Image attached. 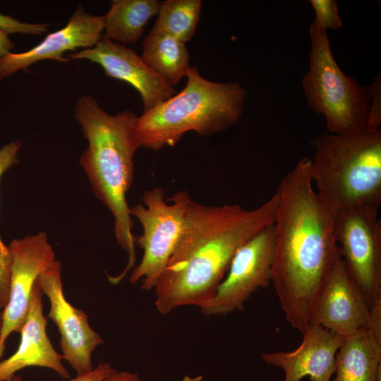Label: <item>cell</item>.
I'll use <instances>...</instances> for the list:
<instances>
[{
    "mask_svg": "<svg viewBox=\"0 0 381 381\" xmlns=\"http://www.w3.org/2000/svg\"><path fill=\"white\" fill-rule=\"evenodd\" d=\"M310 159H300L277 189L272 283L286 320L303 332L313 303L341 257L336 212L313 188Z\"/></svg>",
    "mask_w": 381,
    "mask_h": 381,
    "instance_id": "cell-1",
    "label": "cell"
},
{
    "mask_svg": "<svg viewBox=\"0 0 381 381\" xmlns=\"http://www.w3.org/2000/svg\"><path fill=\"white\" fill-rule=\"evenodd\" d=\"M277 203V193L253 210L191 199L181 236L155 287L157 310L169 314L211 298L239 248L274 222Z\"/></svg>",
    "mask_w": 381,
    "mask_h": 381,
    "instance_id": "cell-2",
    "label": "cell"
},
{
    "mask_svg": "<svg viewBox=\"0 0 381 381\" xmlns=\"http://www.w3.org/2000/svg\"><path fill=\"white\" fill-rule=\"evenodd\" d=\"M74 116L87 142L80 164L95 195L112 214L116 241L128 257L123 272L110 278L117 284L136 261L137 236L131 231L133 222L126 195L134 179V155L141 147L136 131L138 116L131 110L111 115L90 95L78 99Z\"/></svg>",
    "mask_w": 381,
    "mask_h": 381,
    "instance_id": "cell-3",
    "label": "cell"
},
{
    "mask_svg": "<svg viewBox=\"0 0 381 381\" xmlns=\"http://www.w3.org/2000/svg\"><path fill=\"white\" fill-rule=\"evenodd\" d=\"M186 77L180 92L138 118L141 147L153 151L174 147L190 131L212 135L226 131L241 116L247 94L239 83L208 80L197 67H191Z\"/></svg>",
    "mask_w": 381,
    "mask_h": 381,
    "instance_id": "cell-4",
    "label": "cell"
},
{
    "mask_svg": "<svg viewBox=\"0 0 381 381\" xmlns=\"http://www.w3.org/2000/svg\"><path fill=\"white\" fill-rule=\"evenodd\" d=\"M310 175L317 193L336 212L379 210L381 129L348 134L325 133L310 140Z\"/></svg>",
    "mask_w": 381,
    "mask_h": 381,
    "instance_id": "cell-5",
    "label": "cell"
},
{
    "mask_svg": "<svg viewBox=\"0 0 381 381\" xmlns=\"http://www.w3.org/2000/svg\"><path fill=\"white\" fill-rule=\"evenodd\" d=\"M310 37L309 69L302 80L309 106L325 116L330 133L367 130L370 85L362 86L341 71L332 53L327 30L315 21L310 25Z\"/></svg>",
    "mask_w": 381,
    "mask_h": 381,
    "instance_id": "cell-6",
    "label": "cell"
},
{
    "mask_svg": "<svg viewBox=\"0 0 381 381\" xmlns=\"http://www.w3.org/2000/svg\"><path fill=\"white\" fill-rule=\"evenodd\" d=\"M190 200L188 193L183 190L176 193L168 203L164 189L155 187L144 192L143 204L130 207L131 215L143 226V234L136 236L135 244L143 250L140 262L133 268L131 284L141 280L142 289H155L181 236Z\"/></svg>",
    "mask_w": 381,
    "mask_h": 381,
    "instance_id": "cell-7",
    "label": "cell"
},
{
    "mask_svg": "<svg viewBox=\"0 0 381 381\" xmlns=\"http://www.w3.org/2000/svg\"><path fill=\"white\" fill-rule=\"evenodd\" d=\"M276 229L272 224L245 243L235 253L228 274L213 296L199 308L207 316L226 315L243 309L245 303L260 288L272 280Z\"/></svg>",
    "mask_w": 381,
    "mask_h": 381,
    "instance_id": "cell-8",
    "label": "cell"
},
{
    "mask_svg": "<svg viewBox=\"0 0 381 381\" xmlns=\"http://www.w3.org/2000/svg\"><path fill=\"white\" fill-rule=\"evenodd\" d=\"M334 236L347 271L370 306L381 296V220L378 210L336 213Z\"/></svg>",
    "mask_w": 381,
    "mask_h": 381,
    "instance_id": "cell-9",
    "label": "cell"
},
{
    "mask_svg": "<svg viewBox=\"0 0 381 381\" xmlns=\"http://www.w3.org/2000/svg\"><path fill=\"white\" fill-rule=\"evenodd\" d=\"M8 247L12 266L8 299L2 311L0 361L7 338L12 332L20 333L25 322L37 277L56 260L54 250L44 231L14 238Z\"/></svg>",
    "mask_w": 381,
    "mask_h": 381,
    "instance_id": "cell-10",
    "label": "cell"
},
{
    "mask_svg": "<svg viewBox=\"0 0 381 381\" xmlns=\"http://www.w3.org/2000/svg\"><path fill=\"white\" fill-rule=\"evenodd\" d=\"M36 282L49 301L47 318L58 328L64 359L76 371L77 375L92 371V353L104 341L90 325L87 314L66 300L63 291L61 262L56 260L37 277Z\"/></svg>",
    "mask_w": 381,
    "mask_h": 381,
    "instance_id": "cell-11",
    "label": "cell"
},
{
    "mask_svg": "<svg viewBox=\"0 0 381 381\" xmlns=\"http://www.w3.org/2000/svg\"><path fill=\"white\" fill-rule=\"evenodd\" d=\"M369 313L366 297L349 275L340 257L315 297L308 324L346 337L367 327Z\"/></svg>",
    "mask_w": 381,
    "mask_h": 381,
    "instance_id": "cell-12",
    "label": "cell"
},
{
    "mask_svg": "<svg viewBox=\"0 0 381 381\" xmlns=\"http://www.w3.org/2000/svg\"><path fill=\"white\" fill-rule=\"evenodd\" d=\"M67 59L97 63L104 69L105 76L131 85L141 96L143 112L176 93L134 50L103 37L93 47L70 54Z\"/></svg>",
    "mask_w": 381,
    "mask_h": 381,
    "instance_id": "cell-13",
    "label": "cell"
},
{
    "mask_svg": "<svg viewBox=\"0 0 381 381\" xmlns=\"http://www.w3.org/2000/svg\"><path fill=\"white\" fill-rule=\"evenodd\" d=\"M104 28L103 16L92 15L82 5H78L63 28L49 33L28 51L7 54L0 61V77L3 79L11 76L42 60L68 62V59L64 56L66 52L93 47L102 39Z\"/></svg>",
    "mask_w": 381,
    "mask_h": 381,
    "instance_id": "cell-14",
    "label": "cell"
},
{
    "mask_svg": "<svg viewBox=\"0 0 381 381\" xmlns=\"http://www.w3.org/2000/svg\"><path fill=\"white\" fill-rule=\"evenodd\" d=\"M302 334L303 340L295 350L266 352L262 358L284 371V381H301L305 376L310 381H331L335 373L336 354L344 337L311 325Z\"/></svg>",
    "mask_w": 381,
    "mask_h": 381,
    "instance_id": "cell-15",
    "label": "cell"
},
{
    "mask_svg": "<svg viewBox=\"0 0 381 381\" xmlns=\"http://www.w3.org/2000/svg\"><path fill=\"white\" fill-rule=\"evenodd\" d=\"M42 294L35 282L28 314L20 332L18 347L8 358L0 361V381H12L16 372L31 366L52 369L64 378L70 377L62 363V354L55 350L47 336Z\"/></svg>",
    "mask_w": 381,
    "mask_h": 381,
    "instance_id": "cell-16",
    "label": "cell"
},
{
    "mask_svg": "<svg viewBox=\"0 0 381 381\" xmlns=\"http://www.w3.org/2000/svg\"><path fill=\"white\" fill-rule=\"evenodd\" d=\"M334 373V381H381V343L366 327L344 337Z\"/></svg>",
    "mask_w": 381,
    "mask_h": 381,
    "instance_id": "cell-17",
    "label": "cell"
},
{
    "mask_svg": "<svg viewBox=\"0 0 381 381\" xmlns=\"http://www.w3.org/2000/svg\"><path fill=\"white\" fill-rule=\"evenodd\" d=\"M141 57L171 87L187 76L191 68L185 43L155 23L143 42Z\"/></svg>",
    "mask_w": 381,
    "mask_h": 381,
    "instance_id": "cell-18",
    "label": "cell"
},
{
    "mask_svg": "<svg viewBox=\"0 0 381 381\" xmlns=\"http://www.w3.org/2000/svg\"><path fill=\"white\" fill-rule=\"evenodd\" d=\"M157 0H113L103 16L104 34L111 41L135 43L143 36L148 20L159 11Z\"/></svg>",
    "mask_w": 381,
    "mask_h": 381,
    "instance_id": "cell-19",
    "label": "cell"
},
{
    "mask_svg": "<svg viewBox=\"0 0 381 381\" xmlns=\"http://www.w3.org/2000/svg\"><path fill=\"white\" fill-rule=\"evenodd\" d=\"M202 1L167 0L160 3L155 24L183 43L196 32Z\"/></svg>",
    "mask_w": 381,
    "mask_h": 381,
    "instance_id": "cell-20",
    "label": "cell"
},
{
    "mask_svg": "<svg viewBox=\"0 0 381 381\" xmlns=\"http://www.w3.org/2000/svg\"><path fill=\"white\" fill-rule=\"evenodd\" d=\"M21 147L19 140H13L0 148V180L12 166L19 162L18 154ZM12 266V256L8 246L0 236V308L8 302Z\"/></svg>",
    "mask_w": 381,
    "mask_h": 381,
    "instance_id": "cell-21",
    "label": "cell"
},
{
    "mask_svg": "<svg viewBox=\"0 0 381 381\" xmlns=\"http://www.w3.org/2000/svg\"><path fill=\"white\" fill-rule=\"evenodd\" d=\"M315 13L314 21L322 28L338 30L342 27L337 2L335 0L310 1Z\"/></svg>",
    "mask_w": 381,
    "mask_h": 381,
    "instance_id": "cell-22",
    "label": "cell"
},
{
    "mask_svg": "<svg viewBox=\"0 0 381 381\" xmlns=\"http://www.w3.org/2000/svg\"><path fill=\"white\" fill-rule=\"evenodd\" d=\"M47 23H28L0 13V30L7 34L20 33L26 35H42L49 27Z\"/></svg>",
    "mask_w": 381,
    "mask_h": 381,
    "instance_id": "cell-23",
    "label": "cell"
},
{
    "mask_svg": "<svg viewBox=\"0 0 381 381\" xmlns=\"http://www.w3.org/2000/svg\"><path fill=\"white\" fill-rule=\"evenodd\" d=\"M370 85L372 89V98L367 130L374 131L380 128L381 123V80L380 74L373 79Z\"/></svg>",
    "mask_w": 381,
    "mask_h": 381,
    "instance_id": "cell-24",
    "label": "cell"
},
{
    "mask_svg": "<svg viewBox=\"0 0 381 381\" xmlns=\"http://www.w3.org/2000/svg\"><path fill=\"white\" fill-rule=\"evenodd\" d=\"M366 328L373 337L381 343V296L375 298L370 306L368 324Z\"/></svg>",
    "mask_w": 381,
    "mask_h": 381,
    "instance_id": "cell-25",
    "label": "cell"
},
{
    "mask_svg": "<svg viewBox=\"0 0 381 381\" xmlns=\"http://www.w3.org/2000/svg\"><path fill=\"white\" fill-rule=\"evenodd\" d=\"M113 368L109 363H100L92 371L81 375H77L75 378L65 381H100L106 377ZM12 381H22V378L19 375H15Z\"/></svg>",
    "mask_w": 381,
    "mask_h": 381,
    "instance_id": "cell-26",
    "label": "cell"
},
{
    "mask_svg": "<svg viewBox=\"0 0 381 381\" xmlns=\"http://www.w3.org/2000/svg\"><path fill=\"white\" fill-rule=\"evenodd\" d=\"M100 381H142L138 373L128 371L112 370Z\"/></svg>",
    "mask_w": 381,
    "mask_h": 381,
    "instance_id": "cell-27",
    "label": "cell"
},
{
    "mask_svg": "<svg viewBox=\"0 0 381 381\" xmlns=\"http://www.w3.org/2000/svg\"><path fill=\"white\" fill-rule=\"evenodd\" d=\"M13 42L9 38L8 34L0 30V61L14 48Z\"/></svg>",
    "mask_w": 381,
    "mask_h": 381,
    "instance_id": "cell-28",
    "label": "cell"
},
{
    "mask_svg": "<svg viewBox=\"0 0 381 381\" xmlns=\"http://www.w3.org/2000/svg\"><path fill=\"white\" fill-rule=\"evenodd\" d=\"M202 380V376L199 375L196 377H190L188 375H186L181 381H201Z\"/></svg>",
    "mask_w": 381,
    "mask_h": 381,
    "instance_id": "cell-29",
    "label": "cell"
},
{
    "mask_svg": "<svg viewBox=\"0 0 381 381\" xmlns=\"http://www.w3.org/2000/svg\"><path fill=\"white\" fill-rule=\"evenodd\" d=\"M1 308H0V331L2 325V311L1 310Z\"/></svg>",
    "mask_w": 381,
    "mask_h": 381,
    "instance_id": "cell-30",
    "label": "cell"
},
{
    "mask_svg": "<svg viewBox=\"0 0 381 381\" xmlns=\"http://www.w3.org/2000/svg\"><path fill=\"white\" fill-rule=\"evenodd\" d=\"M2 78L0 77V80H1Z\"/></svg>",
    "mask_w": 381,
    "mask_h": 381,
    "instance_id": "cell-31",
    "label": "cell"
},
{
    "mask_svg": "<svg viewBox=\"0 0 381 381\" xmlns=\"http://www.w3.org/2000/svg\"><path fill=\"white\" fill-rule=\"evenodd\" d=\"M334 381V380H333Z\"/></svg>",
    "mask_w": 381,
    "mask_h": 381,
    "instance_id": "cell-32",
    "label": "cell"
}]
</instances>
